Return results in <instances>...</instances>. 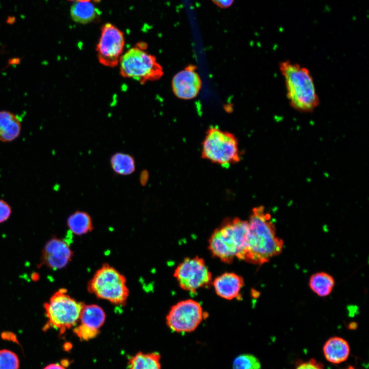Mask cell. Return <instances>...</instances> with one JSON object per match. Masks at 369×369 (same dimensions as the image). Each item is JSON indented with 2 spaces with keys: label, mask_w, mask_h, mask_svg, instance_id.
I'll use <instances>...</instances> for the list:
<instances>
[{
  "label": "cell",
  "mask_w": 369,
  "mask_h": 369,
  "mask_svg": "<svg viewBox=\"0 0 369 369\" xmlns=\"http://www.w3.org/2000/svg\"><path fill=\"white\" fill-rule=\"evenodd\" d=\"M248 222L249 232L242 260L261 265L281 252L283 242L276 236L271 215L263 206L252 209Z\"/></svg>",
  "instance_id": "obj_1"
},
{
  "label": "cell",
  "mask_w": 369,
  "mask_h": 369,
  "mask_svg": "<svg viewBox=\"0 0 369 369\" xmlns=\"http://www.w3.org/2000/svg\"><path fill=\"white\" fill-rule=\"evenodd\" d=\"M290 106L295 110L309 113L319 104L313 78L308 69L290 60L279 63Z\"/></svg>",
  "instance_id": "obj_2"
},
{
  "label": "cell",
  "mask_w": 369,
  "mask_h": 369,
  "mask_svg": "<svg viewBox=\"0 0 369 369\" xmlns=\"http://www.w3.org/2000/svg\"><path fill=\"white\" fill-rule=\"evenodd\" d=\"M248 220L226 218L214 231L209 240V249L214 257L230 263L235 258L242 260L248 241Z\"/></svg>",
  "instance_id": "obj_3"
},
{
  "label": "cell",
  "mask_w": 369,
  "mask_h": 369,
  "mask_svg": "<svg viewBox=\"0 0 369 369\" xmlns=\"http://www.w3.org/2000/svg\"><path fill=\"white\" fill-rule=\"evenodd\" d=\"M147 47L145 43L139 42L123 53L118 64L122 77L145 84L163 76L162 66L156 57L147 51Z\"/></svg>",
  "instance_id": "obj_4"
},
{
  "label": "cell",
  "mask_w": 369,
  "mask_h": 369,
  "mask_svg": "<svg viewBox=\"0 0 369 369\" xmlns=\"http://www.w3.org/2000/svg\"><path fill=\"white\" fill-rule=\"evenodd\" d=\"M88 291L97 298L114 305L124 306L129 296L125 276L108 263H104L87 285Z\"/></svg>",
  "instance_id": "obj_5"
},
{
  "label": "cell",
  "mask_w": 369,
  "mask_h": 369,
  "mask_svg": "<svg viewBox=\"0 0 369 369\" xmlns=\"http://www.w3.org/2000/svg\"><path fill=\"white\" fill-rule=\"evenodd\" d=\"M84 304L71 297L66 289H59L44 304L48 321L44 329L53 327L63 334L67 330L76 325Z\"/></svg>",
  "instance_id": "obj_6"
},
{
  "label": "cell",
  "mask_w": 369,
  "mask_h": 369,
  "mask_svg": "<svg viewBox=\"0 0 369 369\" xmlns=\"http://www.w3.org/2000/svg\"><path fill=\"white\" fill-rule=\"evenodd\" d=\"M201 157L224 167L237 163L241 160L238 140L231 132L210 127L202 142Z\"/></svg>",
  "instance_id": "obj_7"
},
{
  "label": "cell",
  "mask_w": 369,
  "mask_h": 369,
  "mask_svg": "<svg viewBox=\"0 0 369 369\" xmlns=\"http://www.w3.org/2000/svg\"><path fill=\"white\" fill-rule=\"evenodd\" d=\"M205 317L200 304L189 299L171 307L166 316V323L173 332L189 333L194 331Z\"/></svg>",
  "instance_id": "obj_8"
},
{
  "label": "cell",
  "mask_w": 369,
  "mask_h": 369,
  "mask_svg": "<svg viewBox=\"0 0 369 369\" xmlns=\"http://www.w3.org/2000/svg\"><path fill=\"white\" fill-rule=\"evenodd\" d=\"M174 276L181 289L192 292L208 286L212 279L205 261L198 256L185 258L177 265Z\"/></svg>",
  "instance_id": "obj_9"
},
{
  "label": "cell",
  "mask_w": 369,
  "mask_h": 369,
  "mask_svg": "<svg viewBox=\"0 0 369 369\" xmlns=\"http://www.w3.org/2000/svg\"><path fill=\"white\" fill-rule=\"evenodd\" d=\"M125 39L124 33L111 23L101 28L96 47L97 57L102 66L114 68L118 66L124 52Z\"/></svg>",
  "instance_id": "obj_10"
},
{
  "label": "cell",
  "mask_w": 369,
  "mask_h": 369,
  "mask_svg": "<svg viewBox=\"0 0 369 369\" xmlns=\"http://www.w3.org/2000/svg\"><path fill=\"white\" fill-rule=\"evenodd\" d=\"M106 313L100 306L84 304L80 313L79 324L74 329V333L81 340H88L96 336L104 324Z\"/></svg>",
  "instance_id": "obj_11"
},
{
  "label": "cell",
  "mask_w": 369,
  "mask_h": 369,
  "mask_svg": "<svg viewBox=\"0 0 369 369\" xmlns=\"http://www.w3.org/2000/svg\"><path fill=\"white\" fill-rule=\"evenodd\" d=\"M171 84L173 92L177 98L190 100L198 95L202 81L196 66L188 65L174 75Z\"/></svg>",
  "instance_id": "obj_12"
},
{
  "label": "cell",
  "mask_w": 369,
  "mask_h": 369,
  "mask_svg": "<svg viewBox=\"0 0 369 369\" xmlns=\"http://www.w3.org/2000/svg\"><path fill=\"white\" fill-rule=\"evenodd\" d=\"M73 256V252L66 241L53 237L42 250L40 265H45L54 270L61 269L68 265Z\"/></svg>",
  "instance_id": "obj_13"
},
{
  "label": "cell",
  "mask_w": 369,
  "mask_h": 369,
  "mask_svg": "<svg viewBox=\"0 0 369 369\" xmlns=\"http://www.w3.org/2000/svg\"><path fill=\"white\" fill-rule=\"evenodd\" d=\"M215 291L222 298L232 300L237 297L244 285L241 276L227 272L216 277L213 282Z\"/></svg>",
  "instance_id": "obj_14"
},
{
  "label": "cell",
  "mask_w": 369,
  "mask_h": 369,
  "mask_svg": "<svg viewBox=\"0 0 369 369\" xmlns=\"http://www.w3.org/2000/svg\"><path fill=\"white\" fill-rule=\"evenodd\" d=\"M326 359L333 363L338 364L345 361L350 354V346L342 338L333 337L325 343L323 348Z\"/></svg>",
  "instance_id": "obj_15"
},
{
  "label": "cell",
  "mask_w": 369,
  "mask_h": 369,
  "mask_svg": "<svg viewBox=\"0 0 369 369\" xmlns=\"http://www.w3.org/2000/svg\"><path fill=\"white\" fill-rule=\"evenodd\" d=\"M20 131V121L14 114L0 111V141H12L18 137Z\"/></svg>",
  "instance_id": "obj_16"
},
{
  "label": "cell",
  "mask_w": 369,
  "mask_h": 369,
  "mask_svg": "<svg viewBox=\"0 0 369 369\" xmlns=\"http://www.w3.org/2000/svg\"><path fill=\"white\" fill-rule=\"evenodd\" d=\"M67 225L70 231L77 236H82L94 229L91 215L86 211L77 210L67 218Z\"/></svg>",
  "instance_id": "obj_17"
},
{
  "label": "cell",
  "mask_w": 369,
  "mask_h": 369,
  "mask_svg": "<svg viewBox=\"0 0 369 369\" xmlns=\"http://www.w3.org/2000/svg\"><path fill=\"white\" fill-rule=\"evenodd\" d=\"M110 162L113 172L119 175H130L136 170L135 158L128 153L116 152L110 157Z\"/></svg>",
  "instance_id": "obj_18"
},
{
  "label": "cell",
  "mask_w": 369,
  "mask_h": 369,
  "mask_svg": "<svg viewBox=\"0 0 369 369\" xmlns=\"http://www.w3.org/2000/svg\"><path fill=\"white\" fill-rule=\"evenodd\" d=\"M97 11L90 1H77L72 5L70 15L77 23L87 24L95 19Z\"/></svg>",
  "instance_id": "obj_19"
},
{
  "label": "cell",
  "mask_w": 369,
  "mask_h": 369,
  "mask_svg": "<svg viewBox=\"0 0 369 369\" xmlns=\"http://www.w3.org/2000/svg\"><path fill=\"white\" fill-rule=\"evenodd\" d=\"M335 285L334 278L325 272L316 273L310 278L309 286L317 295L325 297L332 292Z\"/></svg>",
  "instance_id": "obj_20"
},
{
  "label": "cell",
  "mask_w": 369,
  "mask_h": 369,
  "mask_svg": "<svg viewBox=\"0 0 369 369\" xmlns=\"http://www.w3.org/2000/svg\"><path fill=\"white\" fill-rule=\"evenodd\" d=\"M160 358L158 353H138L130 359L129 369H161Z\"/></svg>",
  "instance_id": "obj_21"
},
{
  "label": "cell",
  "mask_w": 369,
  "mask_h": 369,
  "mask_svg": "<svg viewBox=\"0 0 369 369\" xmlns=\"http://www.w3.org/2000/svg\"><path fill=\"white\" fill-rule=\"evenodd\" d=\"M233 369H261V366L256 357L250 354H243L234 359Z\"/></svg>",
  "instance_id": "obj_22"
},
{
  "label": "cell",
  "mask_w": 369,
  "mask_h": 369,
  "mask_svg": "<svg viewBox=\"0 0 369 369\" xmlns=\"http://www.w3.org/2000/svg\"><path fill=\"white\" fill-rule=\"evenodd\" d=\"M19 360L13 352L7 350H0V369H19Z\"/></svg>",
  "instance_id": "obj_23"
},
{
  "label": "cell",
  "mask_w": 369,
  "mask_h": 369,
  "mask_svg": "<svg viewBox=\"0 0 369 369\" xmlns=\"http://www.w3.org/2000/svg\"><path fill=\"white\" fill-rule=\"evenodd\" d=\"M12 213L10 205L3 199H0V223L7 220Z\"/></svg>",
  "instance_id": "obj_24"
},
{
  "label": "cell",
  "mask_w": 369,
  "mask_h": 369,
  "mask_svg": "<svg viewBox=\"0 0 369 369\" xmlns=\"http://www.w3.org/2000/svg\"><path fill=\"white\" fill-rule=\"evenodd\" d=\"M296 369H324L323 364L314 359L299 365Z\"/></svg>",
  "instance_id": "obj_25"
},
{
  "label": "cell",
  "mask_w": 369,
  "mask_h": 369,
  "mask_svg": "<svg viewBox=\"0 0 369 369\" xmlns=\"http://www.w3.org/2000/svg\"><path fill=\"white\" fill-rule=\"evenodd\" d=\"M213 2L220 8H227L230 7L234 0H212Z\"/></svg>",
  "instance_id": "obj_26"
},
{
  "label": "cell",
  "mask_w": 369,
  "mask_h": 369,
  "mask_svg": "<svg viewBox=\"0 0 369 369\" xmlns=\"http://www.w3.org/2000/svg\"><path fill=\"white\" fill-rule=\"evenodd\" d=\"M149 175L148 172L146 170H142L140 174L139 180L141 186H145L148 181Z\"/></svg>",
  "instance_id": "obj_27"
},
{
  "label": "cell",
  "mask_w": 369,
  "mask_h": 369,
  "mask_svg": "<svg viewBox=\"0 0 369 369\" xmlns=\"http://www.w3.org/2000/svg\"><path fill=\"white\" fill-rule=\"evenodd\" d=\"M43 369H66L63 365L57 363L50 364L45 366Z\"/></svg>",
  "instance_id": "obj_28"
},
{
  "label": "cell",
  "mask_w": 369,
  "mask_h": 369,
  "mask_svg": "<svg viewBox=\"0 0 369 369\" xmlns=\"http://www.w3.org/2000/svg\"><path fill=\"white\" fill-rule=\"evenodd\" d=\"M68 1L77 2V1H90L91 0H68Z\"/></svg>",
  "instance_id": "obj_29"
},
{
  "label": "cell",
  "mask_w": 369,
  "mask_h": 369,
  "mask_svg": "<svg viewBox=\"0 0 369 369\" xmlns=\"http://www.w3.org/2000/svg\"><path fill=\"white\" fill-rule=\"evenodd\" d=\"M346 369H355V368L352 366H350L348 368Z\"/></svg>",
  "instance_id": "obj_30"
}]
</instances>
